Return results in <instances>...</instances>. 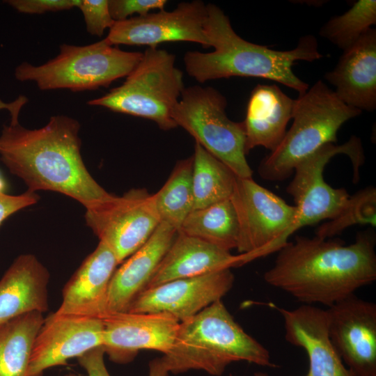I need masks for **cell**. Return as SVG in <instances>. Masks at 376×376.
<instances>
[{
    "mask_svg": "<svg viewBox=\"0 0 376 376\" xmlns=\"http://www.w3.org/2000/svg\"><path fill=\"white\" fill-rule=\"evenodd\" d=\"M375 244L371 230L359 233L349 245L296 236L278 251L264 280L305 304L330 307L375 280Z\"/></svg>",
    "mask_w": 376,
    "mask_h": 376,
    "instance_id": "cell-1",
    "label": "cell"
},
{
    "mask_svg": "<svg viewBox=\"0 0 376 376\" xmlns=\"http://www.w3.org/2000/svg\"><path fill=\"white\" fill-rule=\"evenodd\" d=\"M80 124L56 115L42 127L30 130L19 122L3 125L0 159L31 191H52L76 200L85 209L108 198L83 161Z\"/></svg>",
    "mask_w": 376,
    "mask_h": 376,
    "instance_id": "cell-2",
    "label": "cell"
},
{
    "mask_svg": "<svg viewBox=\"0 0 376 376\" xmlns=\"http://www.w3.org/2000/svg\"><path fill=\"white\" fill-rule=\"evenodd\" d=\"M204 29L214 50L189 51L183 59L188 75L201 84L232 77H259L279 82L301 95L308 84L294 73L293 65L297 61L311 62L324 56L311 35L300 38L297 47L287 51L244 40L233 30L224 12L212 3L207 4Z\"/></svg>",
    "mask_w": 376,
    "mask_h": 376,
    "instance_id": "cell-3",
    "label": "cell"
},
{
    "mask_svg": "<svg viewBox=\"0 0 376 376\" xmlns=\"http://www.w3.org/2000/svg\"><path fill=\"white\" fill-rule=\"evenodd\" d=\"M162 359L174 374L202 370L219 376L241 361L276 366L269 351L244 331L221 299L180 322L173 345Z\"/></svg>",
    "mask_w": 376,
    "mask_h": 376,
    "instance_id": "cell-4",
    "label": "cell"
},
{
    "mask_svg": "<svg viewBox=\"0 0 376 376\" xmlns=\"http://www.w3.org/2000/svg\"><path fill=\"white\" fill-rule=\"evenodd\" d=\"M361 113L343 102L324 82L317 81L294 100L292 125L278 147L261 161L260 177L272 182L287 179L302 159L327 143H336L340 127Z\"/></svg>",
    "mask_w": 376,
    "mask_h": 376,
    "instance_id": "cell-5",
    "label": "cell"
},
{
    "mask_svg": "<svg viewBox=\"0 0 376 376\" xmlns=\"http://www.w3.org/2000/svg\"><path fill=\"white\" fill-rule=\"evenodd\" d=\"M142 55L122 50L106 38L84 46L63 44L54 58L40 65L23 62L16 67L14 75L19 81L35 82L42 91H93L126 77Z\"/></svg>",
    "mask_w": 376,
    "mask_h": 376,
    "instance_id": "cell-6",
    "label": "cell"
},
{
    "mask_svg": "<svg viewBox=\"0 0 376 376\" xmlns=\"http://www.w3.org/2000/svg\"><path fill=\"white\" fill-rule=\"evenodd\" d=\"M175 60L164 49L148 47L120 86L87 104L150 120L163 130L175 128L173 111L185 88Z\"/></svg>",
    "mask_w": 376,
    "mask_h": 376,
    "instance_id": "cell-7",
    "label": "cell"
},
{
    "mask_svg": "<svg viewBox=\"0 0 376 376\" xmlns=\"http://www.w3.org/2000/svg\"><path fill=\"white\" fill-rule=\"evenodd\" d=\"M227 100L210 86L185 88L173 111L176 127L185 130L207 151L238 178H252L246 155L243 122L226 115Z\"/></svg>",
    "mask_w": 376,
    "mask_h": 376,
    "instance_id": "cell-8",
    "label": "cell"
},
{
    "mask_svg": "<svg viewBox=\"0 0 376 376\" xmlns=\"http://www.w3.org/2000/svg\"><path fill=\"white\" fill-rule=\"evenodd\" d=\"M339 154L350 159L354 181L357 182L365 155L361 139L357 136L350 137L341 145L327 143L295 167L294 178L287 187V192L292 196L296 207L289 237L304 226L336 218L347 205L350 197L347 190L331 187L323 176L327 164Z\"/></svg>",
    "mask_w": 376,
    "mask_h": 376,
    "instance_id": "cell-9",
    "label": "cell"
},
{
    "mask_svg": "<svg viewBox=\"0 0 376 376\" xmlns=\"http://www.w3.org/2000/svg\"><path fill=\"white\" fill-rule=\"evenodd\" d=\"M230 200L239 224L237 250L242 265L278 251L288 241L296 207L256 183L236 178Z\"/></svg>",
    "mask_w": 376,
    "mask_h": 376,
    "instance_id": "cell-10",
    "label": "cell"
},
{
    "mask_svg": "<svg viewBox=\"0 0 376 376\" xmlns=\"http://www.w3.org/2000/svg\"><path fill=\"white\" fill-rule=\"evenodd\" d=\"M86 225L113 251L121 264L141 247L160 224L153 194L132 189L86 208Z\"/></svg>",
    "mask_w": 376,
    "mask_h": 376,
    "instance_id": "cell-11",
    "label": "cell"
},
{
    "mask_svg": "<svg viewBox=\"0 0 376 376\" xmlns=\"http://www.w3.org/2000/svg\"><path fill=\"white\" fill-rule=\"evenodd\" d=\"M207 5L202 1L181 2L172 11L159 10L115 22L106 40L112 45H148L192 42L210 47L204 25Z\"/></svg>",
    "mask_w": 376,
    "mask_h": 376,
    "instance_id": "cell-12",
    "label": "cell"
},
{
    "mask_svg": "<svg viewBox=\"0 0 376 376\" xmlns=\"http://www.w3.org/2000/svg\"><path fill=\"white\" fill-rule=\"evenodd\" d=\"M330 340L353 376H376V305L354 295L326 310Z\"/></svg>",
    "mask_w": 376,
    "mask_h": 376,
    "instance_id": "cell-13",
    "label": "cell"
},
{
    "mask_svg": "<svg viewBox=\"0 0 376 376\" xmlns=\"http://www.w3.org/2000/svg\"><path fill=\"white\" fill-rule=\"evenodd\" d=\"M102 347L114 362L131 361L140 350L167 354L171 349L180 322L166 313H107L101 315Z\"/></svg>",
    "mask_w": 376,
    "mask_h": 376,
    "instance_id": "cell-14",
    "label": "cell"
},
{
    "mask_svg": "<svg viewBox=\"0 0 376 376\" xmlns=\"http://www.w3.org/2000/svg\"><path fill=\"white\" fill-rule=\"evenodd\" d=\"M233 283L230 269L171 281L144 290L126 311L166 313L180 322L221 299Z\"/></svg>",
    "mask_w": 376,
    "mask_h": 376,
    "instance_id": "cell-15",
    "label": "cell"
},
{
    "mask_svg": "<svg viewBox=\"0 0 376 376\" xmlns=\"http://www.w3.org/2000/svg\"><path fill=\"white\" fill-rule=\"evenodd\" d=\"M102 344L100 318L54 313L45 318L36 338L29 376H42L45 370L65 365L69 359L78 358Z\"/></svg>",
    "mask_w": 376,
    "mask_h": 376,
    "instance_id": "cell-16",
    "label": "cell"
},
{
    "mask_svg": "<svg viewBox=\"0 0 376 376\" xmlns=\"http://www.w3.org/2000/svg\"><path fill=\"white\" fill-rule=\"evenodd\" d=\"M274 307L283 318L285 340L308 357L306 376H353L330 340L326 310L308 304L292 310Z\"/></svg>",
    "mask_w": 376,
    "mask_h": 376,
    "instance_id": "cell-17",
    "label": "cell"
},
{
    "mask_svg": "<svg viewBox=\"0 0 376 376\" xmlns=\"http://www.w3.org/2000/svg\"><path fill=\"white\" fill-rule=\"evenodd\" d=\"M177 233L175 228L160 222L146 242L116 268L109 284L102 314L127 311L146 288Z\"/></svg>",
    "mask_w": 376,
    "mask_h": 376,
    "instance_id": "cell-18",
    "label": "cell"
},
{
    "mask_svg": "<svg viewBox=\"0 0 376 376\" xmlns=\"http://www.w3.org/2000/svg\"><path fill=\"white\" fill-rule=\"evenodd\" d=\"M324 78L347 106L371 111L376 108V30L370 28L343 52Z\"/></svg>",
    "mask_w": 376,
    "mask_h": 376,
    "instance_id": "cell-19",
    "label": "cell"
},
{
    "mask_svg": "<svg viewBox=\"0 0 376 376\" xmlns=\"http://www.w3.org/2000/svg\"><path fill=\"white\" fill-rule=\"evenodd\" d=\"M118 265L111 249L100 241L65 285L61 304L54 313L99 318L104 313L109 284Z\"/></svg>",
    "mask_w": 376,
    "mask_h": 376,
    "instance_id": "cell-20",
    "label": "cell"
},
{
    "mask_svg": "<svg viewBox=\"0 0 376 376\" xmlns=\"http://www.w3.org/2000/svg\"><path fill=\"white\" fill-rule=\"evenodd\" d=\"M241 265L240 254L233 255L230 251L178 231L146 289Z\"/></svg>",
    "mask_w": 376,
    "mask_h": 376,
    "instance_id": "cell-21",
    "label": "cell"
},
{
    "mask_svg": "<svg viewBox=\"0 0 376 376\" xmlns=\"http://www.w3.org/2000/svg\"><path fill=\"white\" fill-rule=\"evenodd\" d=\"M49 273L33 254H22L0 279V324L30 312L48 309Z\"/></svg>",
    "mask_w": 376,
    "mask_h": 376,
    "instance_id": "cell-22",
    "label": "cell"
},
{
    "mask_svg": "<svg viewBox=\"0 0 376 376\" xmlns=\"http://www.w3.org/2000/svg\"><path fill=\"white\" fill-rule=\"evenodd\" d=\"M294 100L276 84H257L252 90L243 121L246 155L256 147L270 152L282 141L292 119Z\"/></svg>",
    "mask_w": 376,
    "mask_h": 376,
    "instance_id": "cell-23",
    "label": "cell"
},
{
    "mask_svg": "<svg viewBox=\"0 0 376 376\" xmlns=\"http://www.w3.org/2000/svg\"><path fill=\"white\" fill-rule=\"evenodd\" d=\"M42 313H27L0 324V376H29L36 338L44 322Z\"/></svg>",
    "mask_w": 376,
    "mask_h": 376,
    "instance_id": "cell-24",
    "label": "cell"
},
{
    "mask_svg": "<svg viewBox=\"0 0 376 376\" xmlns=\"http://www.w3.org/2000/svg\"><path fill=\"white\" fill-rule=\"evenodd\" d=\"M178 232L201 239L228 251L237 249L239 224L230 198L192 210Z\"/></svg>",
    "mask_w": 376,
    "mask_h": 376,
    "instance_id": "cell-25",
    "label": "cell"
},
{
    "mask_svg": "<svg viewBox=\"0 0 376 376\" xmlns=\"http://www.w3.org/2000/svg\"><path fill=\"white\" fill-rule=\"evenodd\" d=\"M192 156L194 210L230 198L237 178L232 171L198 143Z\"/></svg>",
    "mask_w": 376,
    "mask_h": 376,
    "instance_id": "cell-26",
    "label": "cell"
},
{
    "mask_svg": "<svg viewBox=\"0 0 376 376\" xmlns=\"http://www.w3.org/2000/svg\"><path fill=\"white\" fill-rule=\"evenodd\" d=\"M192 169L193 156L179 160L164 185L153 194L160 222L178 231L194 210Z\"/></svg>",
    "mask_w": 376,
    "mask_h": 376,
    "instance_id": "cell-27",
    "label": "cell"
},
{
    "mask_svg": "<svg viewBox=\"0 0 376 376\" xmlns=\"http://www.w3.org/2000/svg\"><path fill=\"white\" fill-rule=\"evenodd\" d=\"M375 24L376 1L359 0L347 11L324 24L320 35L343 51Z\"/></svg>",
    "mask_w": 376,
    "mask_h": 376,
    "instance_id": "cell-28",
    "label": "cell"
},
{
    "mask_svg": "<svg viewBox=\"0 0 376 376\" xmlns=\"http://www.w3.org/2000/svg\"><path fill=\"white\" fill-rule=\"evenodd\" d=\"M375 188L367 187L350 196L342 212L318 227L315 236L329 239L354 224H369L375 227Z\"/></svg>",
    "mask_w": 376,
    "mask_h": 376,
    "instance_id": "cell-29",
    "label": "cell"
},
{
    "mask_svg": "<svg viewBox=\"0 0 376 376\" xmlns=\"http://www.w3.org/2000/svg\"><path fill=\"white\" fill-rule=\"evenodd\" d=\"M78 8L91 35L100 37L115 23L109 12V0H81Z\"/></svg>",
    "mask_w": 376,
    "mask_h": 376,
    "instance_id": "cell-30",
    "label": "cell"
},
{
    "mask_svg": "<svg viewBox=\"0 0 376 376\" xmlns=\"http://www.w3.org/2000/svg\"><path fill=\"white\" fill-rule=\"evenodd\" d=\"M166 3V0H109V9L112 19L118 22L135 13L142 16L155 9L164 10Z\"/></svg>",
    "mask_w": 376,
    "mask_h": 376,
    "instance_id": "cell-31",
    "label": "cell"
},
{
    "mask_svg": "<svg viewBox=\"0 0 376 376\" xmlns=\"http://www.w3.org/2000/svg\"><path fill=\"white\" fill-rule=\"evenodd\" d=\"M81 0H8L14 9L26 14H43L79 7Z\"/></svg>",
    "mask_w": 376,
    "mask_h": 376,
    "instance_id": "cell-32",
    "label": "cell"
},
{
    "mask_svg": "<svg viewBox=\"0 0 376 376\" xmlns=\"http://www.w3.org/2000/svg\"><path fill=\"white\" fill-rule=\"evenodd\" d=\"M6 185L0 174V226L15 212L34 205L40 199L36 192L27 190L19 195H10L5 192Z\"/></svg>",
    "mask_w": 376,
    "mask_h": 376,
    "instance_id": "cell-33",
    "label": "cell"
},
{
    "mask_svg": "<svg viewBox=\"0 0 376 376\" xmlns=\"http://www.w3.org/2000/svg\"><path fill=\"white\" fill-rule=\"evenodd\" d=\"M105 354L102 346L93 348L77 358L80 366L87 373V376H111L104 360ZM64 376H78L73 373Z\"/></svg>",
    "mask_w": 376,
    "mask_h": 376,
    "instance_id": "cell-34",
    "label": "cell"
},
{
    "mask_svg": "<svg viewBox=\"0 0 376 376\" xmlns=\"http://www.w3.org/2000/svg\"><path fill=\"white\" fill-rule=\"evenodd\" d=\"M27 101L28 100L25 96H19L15 101L10 103H6L0 99V110L7 109L10 113V120L17 121L19 120V112Z\"/></svg>",
    "mask_w": 376,
    "mask_h": 376,
    "instance_id": "cell-35",
    "label": "cell"
},
{
    "mask_svg": "<svg viewBox=\"0 0 376 376\" xmlns=\"http://www.w3.org/2000/svg\"><path fill=\"white\" fill-rule=\"evenodd\" d=\"M169 373L162 357L150 361L148 376H169Z\"/></svg>",
    "mask_w": 376,
    "mask_h": 376,
    "instance_id": "cell-36",
    "label": "cell"
},
{
    "mask_svg": "<svg viewBox=\"0 0 376 376\" xmlns=\"http://www.w3.org/2000/svg\"><path fill=\"white\" fill-rule=\"evenodd\" d=\"M230 376H233L230 375ZM254 376H269L267 373L263 372H258L254 374Z\"/></svg>",
    "mask_w": 376,
    "mask_h": 376,
    "instance_id": "cell-37",
    "label": "cell"
}]
</instances>
